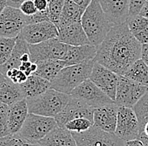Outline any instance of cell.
<instances>
[{
  "label": "cell",
  "instance_id": "obj_1",
  "mask_svg": "<svg viewBox=\"0 0 148 146\" xmlns=\"http://www.w3.org/2000/svg\"><path fill=\"white\" fill-rule=\"evenodd\" d=\"M141 44L134 37L125 23L114 26L97 47L93 60L118 75H124L140 58Z\"/></svg>",
  "mask_w": 148,
  "mask_h": 146
},
{
  "label": "cell",
  "instance_id": "obj_2",
  "mask_svg": "<svg viewBox=\"0 0 148 146\" xmlns=\"http://www.w3.org/2000/svg\"><path fill=\"white\" fill-rule=\"evenodd\" d=\"M81 24L90 44L98 47L114 26L103 11L98 0H92L84 10Z\"/></svg>",
  "mask_w": 148,
  "mask_h": 146
},
{
  "label": "cell",
  "instance_id": "obj_3",
  "mask_svg": "<svg viewBox=\"0 0 148 146\" xmlns=\"http://www.w3.org/2000/svg\"><path fill=\"white\" fill-rule=\"evenodd\" d=\"M94 60L63 68L51 82V89L71 95L75 88L89 79Z\"/></svg>",
  "mask_w": 148,
  "mask_h": 146
},
{
  "label": "cell",
  "instance_id": "obj_4",
  "mask_svg": "<svg viewBox=\"0 0 148 146\" xmlns=\"http://www.w3.org/2000/svg\"><path fill=\"white\" fill-rule=\"evenodd\" d=\"M72 95L49 89L34 98L26 99L28 111L36 115L54 118L65 107Z\"/></svg>",
  "mask_w": 148,
  "mask_h": 146
},
{
  "label": "cell",
  "instance_id": "obj_5",
  "mask_svg": "<svg viewBox=\"0 0 148 146\" xmlns=\"http://www.w3.org/2000/svg\"><path fill=\"white\" fill-rule=\"evenodd\" d=\"M56 127L54 118L29 113L18 134L30 144H37Z\"/></svg>",
  "mask_w": 148,
  "mask_h": 146
},
{
  "label": "cell",
  "instance_id": "obj_6",
  "mask_svg": "<svg viewBox=\"0 0 148 146\" xmlns=\"http://www.w3.org/2000/svg\"><path fill=\"white\" fill-rule=\"evenodd\" d=\"M68 48L69 45L59 42L57 38L37 44H29L30 60L36 64L46 60H62Z\"/></svg>",
  "mask_w": 148,
  "mask_h": 146
},
{
  "label": "cell",
  "instance_id": "obj_7",
  "mask_svg": "<svg viewBox=\"0 0 148 146\" xmlns=\"http://www.w3.org/2000/svg\"><path fill=\"white\" fill-rule=\"evenodd\" d=\"M71 133L77 146H125V141L114 134L103 131L93 125L82 133Z\"/></svg>",
  "mask_w": 148,
  "mask_h": 146
},
{
  "label": "cell",
  "instance_id": "obj_8",
  "mask_svg": "<svg viewBox=\"0 0 148 146\" xmlns=\"http://www.w3.org/2000/svg\"><path fill=\"white\" fill-rule=\"evenodd\" d=\"M147 90V87L133 82L124 75H118L114 103L119 107L133 108Z\"/></svg>",
  "mask_w": 148,
  "mask_h": 146
},
{
  "label": "cell",
  "instance_id": "obj_9",
  "mask_svg": "<svg viewBox=\"0 0 148 146\" xmlns=\"http://www.w3.org/2000/svg\"><path fill=\"white\" fill-rule=\"evenodd\" d=\"M71 95L82 100L94 109L114 102L89 79L75 88L71 93Z\"/></svg>",
  "mask_w": 148,
  "mask_h": 146
},
{
  "label": "cell",
  "instance_id": "obj_10",
  "mask_svg": "<svg viewBox=\"0 0 148 146\" xmlns=\"http://www.w3.org/2000/svg\"><path fill=\"white\" fill-rule=\"evenodd\" d=\"M114 134L125 142L138 138L139 122L133 108L119 107Z\"/></svg>",
  "mask_w": 148,
  "mask_h": 146
},
{
  "label": "cell",
  "instance_id": "obj_11",
  "mask_svg": "<svg viewBox=\"0 0 148 146\" xmlns=\"http://www.w3.org/2000/svg\"><path fill=\"white\" fill-rule=\"evenodd\" d=\"M94 108L89 107L82 100L71 97V99L55 117V120L58 127L64 128L66 122L76 118H87L93 122V112Z\"/></svg>",
  "mask_w": 148,
  "mask_h": 146
},
{
  "label": "cell",
  "instance_id": "obj_12",
  "mask_svg": "<svg viewBox=\"0 0 148 146\" xmlns=\"http://www.w3.org/2000/svg\"><path fill=\"white\" fill-rule=\"evenodd\" d=\"M25 26V15L19 9L6 6L0 14V37L16 38Z\"/></svg>",
  "mask_w": 148,
  "mask_h": 146
},
{
  "label": "cell",
  "instance_id": "obj_13",
  "mask_svg": "<svg viewBox=\"0 0 148 146\" xmlns=\"http://www.w3.org/2000/svg\"><path fill=\"white\" fill-rule=\"evenodd\" d=\"M19 36L28 44H37L50 39L57 38L58 29L51 21H43L26 25Z\"/></svg>",
  "mask_w": 148,
  "mask_h": 146
},
{
  "label": "cell",
  "instance_id": "obj_14",
  "mask_svg": "<svg viewBox=\"0 0 148 146\" xmlns=\"http://www.w3.org/2000/svg\"><path fill=\"white\" fill-rule=\"evenodd\" d=\"M89 80L114 101L118 74L94 61Z\"/></svg>",
  "mask_w": 148,
  "mask_h": 146
},
{
  "label": "cell",
  "instance_id": "obj_15",
  "mask_svg": "<svg viewBox=\"0 0 148 146\" xmlns=\"http://www.w3.org/2000/svg\"><path fill=\"white\" fill-rule=\"evenodd\" d=\"M113 26L126 22L129 17L130 0H98Z\"/></svg>",
  "mask_w": 148,
  "mask_h": 146
},
{
  "label": "cell",
  "instance_id": "obj_16",
  "mask_svg": "<svg viewBox=\"0 0 148 146\" xmlns=\"http://www.w3.org/2000/svg\"><path fill=\"white\" fill-rule=\"evenodd\" d=\"M118 108L119 106L114 102L96 108L93 112V126L100 128L103 131L114 134L117 123Z\"/></svg>",
  "mask_w": 148,
  "mask_h": 146
},
{
  "label": "cell",
  "instance_id": "obj_17",
  "mask_svg": "<svg viewBox=\"0 0 148 146\" xmlns=\"http://www.w3.org/2000/svg\"><path fill=\"white\" fill-rule=\"evenodd\" d=\"M57 39L69 46H82L90 44L83 30L81 21L58 29Z\"/></svg>",
  "mask_w": 148,
  "mask_h": 146
},
{
  "label": "cell",
  "instance_id": "obj_18",
  "mask_svg": "<svg viewBox=\"0 0 148 146\" xmlns=\"http://www.w3.org/2000/svg\"><path fill=\"white\" fill-rule=\"evenodd\" d=\"M28 114L29 111L27 101L25 98L9 106L8 118V129L9 134H18L27 118Z\"/></svg>",
  "mask_w": 148,
  "mask_h": 146
},
{
  "label": "cell",
  "instance_id": "obj_19",
  "mask_svg": "<svg viewBox=\"0 0 148 146\" xmlns=\"http://www.w3.org/2000/svg\"><path fill=\"white\" fill-rule=\"evenodd\" d=\"M96 53L97 47L92 44L82 46H69L62 61H64L66 67L82 64L89 60H93Z\"/></svg>",
  "mask_w": 148,
  "mask_h": 146
},
{
  "label": "cell",
  "instance_id": "obj_20",
  "mask_svg": "<svg viewBox=\"0 0 148 146\" xmlns=\"http://www.w3.org/2000/svg\"><path fill=\"white\" fill-rule=\"evenodd\" d=\"M37 144L40 146H77L72 133L58 126Z\"/></svg>",
  "mask_w": 148,
  "mask_h": 146
},
{
  "label": "cell",
  "instance_id": "obj_21",
  "mask_svg": "<svg viewBox=\"0 0 148 146\" xmlns=\"http://www.w3.org/2000/svg\"><path fill=\"white\" fill-rule=\"evenodd\" d=\"M25 98H34L43 94L51 87V82L45 79L32 74L28 76L26 81L19 84Z\"/></svg>",
  "mask_w": 148,
  "mask_h": 146
},
{
  "label": "cell",
  "instance_id": "obj_22",
  "mask_svg": "<svg viewBox=\"0 0 148 146\" xmlns=\"http://www.w3.org/2000/svg\"><path fill=\"white\" fill-rule=\"evenodd\" d=\"M29 44L18 35L16 38V42L13 52L8 61L5 64L0 65V72L4 75L9 69H18L21 64V57L25 53H29Z\"/></svg>",
  "mask_w": 148,
  "mask_h": 146
},
{
  "label": "cell",
  "instance_id": "obj_23",
  "mask_svg": "<svg viewBox=\"0 0 148 146\" xmlns=\"http://www.w3.org/2000/svg\"><path fill=\"white\" fill-rule=\"evenodd\" d=\"M126 24L134 37L142 44L148 43V19L140 15L129 16Z\"/></svg>",
  "mask_w": 148,
  "mask_h": 146
},
{
  "label": "cell",
  "instance_id": "obj_24",
  "mask_svg": "<svg viewBox=\"0 0 148 146\" xmlns=\"http://www.w3.org/2000/svg\"><path fill=\"white\" fill-rule=\"evenodd\" d=\"M24 98L25 95L19 84H14L7 78L0 83V102L11 106Z\"/></svg>",
  "mask_w": 148,
  "mask_h": 146
},
{
  "label": "cell",
  "instance_id": "obj_25",
  "mask_svg": "<svg viewBox=\"0 0 148 146\" xmlns=\"http://www.w3.org/2000/svg\"><path fill=\"white\" fill-rule=\"evenodd\" d=\"M83 12L84 10L73 0H65L64 6L57 25V29L69 26L73 23L80 22Z\"/></svg>",
  "mask_w": 148,
  "mask_h": 146
},
{
  "label": "cell",
  "instance_id": "obj_26",
  "mask_svg": "<svg viewBox=\"0 0 148 146\" xmlns=\"http://www.w3.org/2000/svg\"><path fill=\"white\" fill-rule=\"evenodd\" d=\"M66 67L62 60H46L37 63V69L34 74L51 82L61 69Z\"/></svg>",
  "mask_w": 148,
  "mask_h": 146
},
{
  "label": "cell",
  "instance_id": "obj_27",
  "mask_svg": "<svg viewBox=\"0 0 148 146\" xmlns=\"http://www.w3.org/2000/svg\"><path fill=\"white\" fill-rule=\"evenodd\" d=\"M124 76L133 82L148 88V67L140 58L130 67Z\"/></svg>",
  "mask_w": 148,
  "mask_h": 146
},
{
  "label": "cell",
  "instance_id": "obj_28",
  "mask_svg": "<svg viewBox=\"0 0 148 146\" xmlns=\"http://www.w3.org/2000/svg\"><path fill=\"white\" fill-rule=\"evenodd\" d=\"M16 38L0 37V65L8 61L15 45Z\"/></svg>",
  "mask_w": 148,
  "mask_h": 146
},
{
  "label": "cell",
  "instance_id": "obj_29",
  "mask_svg": "<svg viewBox=\"0 0 148 146\" xmlns=\"http://www.w3.org/2000/svg\"><path fill=\"white\" fill-rule=\"evenodd\" d=\"M138 118L139 127L148 121V90L133 107Z\"/></svg>",
  "mask_w": 148,
  "mask_h": 146
},
{
  "label": "cell",
  "instance_id": "obj_30",
  "mask_svg": "<svg viewBox=\"0 0 148 146\" xmlns=\"http://www.w3.org/2000/svg\"><path fill=\"white\" fill-rule=\"evenodd\" d=\"M92 125H93V122L92 121L87 118H76L69 121L68 122L66 123L64 128H66L70 132L82 133V132L87 131L88 129H89Z\"/></svg>",
  "mask_w": 148,
  "mask_h": 146
},
{
  "label": "cell",
  "instance_id": "obj_31",
  "mask_svg": "<svg viewBox=\"0 0 148 146\" xmlns=\"http://www.w3.org/2000/svg\"><path fill=\"white\" fill-rule=\"evenodd\" d=\"M65 0H50L48 5L49 11V19L50 21L52 22L57 27L59 19L61 16L62 11L64 6Z\"/></svg>",
  "mask_w": 148,
  "mask_h": 146
},
{
  "label": "cell",
  "instance_id": "obj_32",
  "mask_svg": "<svg viewBox=\"0 0 148 146\" xmlns=\"http://www.w3.org/2000/svg\"><path fill=\"white\" fill-rule=\"evenodd\" d=\"M0 146H31V144L15 134L0 137Z\"/></svg>",
  "mask_w": 148,
  "mask_h": 146
},
{
  "label": "cell",
  "instance_id": "obj_33",
  "mask_svg": "<svg viewBox=\"0 0 148 146\" xmlns=\"http://www.w3.org/2000/svg\"><path fill=\"white\" fill-rule=\"evenodd\" d=\"M9 106L0 102V137L9 135L8 118H9Z\"/></svg>",
  "mask_w": 148,
  "mask_h": 146
},
{
  "label": "cell",
  "instance_id": "obj_34",
  "mask_svg": "<svg viewBox=\"0 0 148 146\" xmlns=\"http://www.w3.org/2000/svg\"><path fill=\"white\" fill-rule=\"evenodd\" d=\"M4 76L10 80L12 82L17 84H20L22 83L25 82L27 80L28 76L22 72L21 70H19L18 69H9L6 73H4Z\"/></svg>",
  "mask_w": 148,
  "mask_h": 146
},
{
  "label": "cell",
  "instance_id": "obj_35",
  "mask_svg": "<svg viewBox=\"0 0 148 146\" xmlns=\"http://www.w3.org/2000/svg\"><path fill=\"white\" fill-rule=\"evenodd\" d=\"M43 21H50L49 11L48 10L43 11V12L37 11L35 15H33L31 16H26L25 15V23H26V25L35 24V23L43 22Z\"/></svg>",
  "mask_w": 148,
  "mask_h": 146
},
{
  "label": "cell",
  "instance_id": "obj_36",
  "mask_svg": "<svg viewBox=\"0 0 148 146\" xmlns=\"http://www.w3.org/2000/svg\"><path fill=\"white\" fill-rule=\"evenodd\" d=\"M19 10L26 16H31L37 12V9L35 6L33 0L24 1L19 7Z\"/></svg>",
  "mask_w": 148,
  "mask_h": 146
},
{
  "label": "cell",
  "instance_id": "obj_37",
  "mask_svg": "<svg viewBox=\"0 0 148 146\" xmlns=\"http://www.w3.org/2000/svg\"><path fill=\"white\" fill-rule=\"evenodd\" d=\"M18 69L25 73L27 76L34 74L37 69V64L33 63L31 61L27 62H22L20 66L18 67Z\"/></svg>",
  "mask_w": 148,
  "mask_h": 146
},
{
  "label": "cell",
  "instance_id": "obj_38",
  "mask_svg": "<svg viewBox=\"0 0 148 146\" xmlns=\"http://www.w3.org/2000/svg\"><path fill=\"white\" fill-rule=\"evenodd\" d=\"M146 0H130L129 16L139 15L140 10L145 3Z\"/></svg>",
  "mask_w": 148,
  "mask_h": 146
},
{
  "label": "cell",
  "instance_id": "obj_39",
  "mask_svg": "<svg viewBox=\"0 0 148 146\" xmlns=\"http://www.w3.org/2000/svg\"><path fill=\"white\" fill-rule=\"evenodd\" d=\"M33 1H34L37 11L43 12V11L48 10L49 2L47 0H33Z\"/></svg>",
  "mask_w": 148,
  "mask_h": 146
},
{
  "label": "cell",
  "instance_id": "obj_40",
  "mask_svg": "<svg viewBox=\"0 0 148 146\" xmlns=\"http://www.w3.org/2000/svg\"><path fill=\"white\" fill-rule=\"evenodd\" d=\"M140 59L148 67V43H147V44H142L141 45Z\"/></svg>",
  "mask_w": 148,
  "mask_h": 146
},
{
  "label": "cell",
  "instance_id": "obj_41",
  "mask_svg": "<svg viewBox=\"0 0 148 146\" xmlns=\"http://www.w3.org/2000/svg\"><path fill=\"white\" fill-rule=\"evenodd\" d=\"M24 1H25V0H5L7 6L13 7V8H15V9H19L21 3Z\"/></svg>",
  "mask_w": 148,
  "mask_h": 146
},
{
  "label": "cell",
  "instance_id": "obj_42",
  "mask_svg": "<svg viewBox=\"0 0 148 146\" xmlns=\"http://www.w3.org/2000/svg\"><path fill=\"white\" fill-rule=\"evenodd\" d=\"M125 146H145L144 144L142 143L141 140H140L139 138H135L132 140H129L125 142Z\"/></svg>",
  "mask_w": 148,
  "mask_h": 146
},
{
  "label": "cell",
  "instance_id": "obj_43",
  "mask_svg": "<svg viewBox=\"0 0 148 146\" xmlns=\"http://www.w3.org/2000/svg\"><path fill=\"white\" fill-rule=\"evenodd\" d=\"M73 1L74 3H76L78 6H80L83 10L87 9V7L92 2V0H73Z\"/></svg>",
  "mask_w": 148,
  "mask_h": 146
},
{
  "label": "cell",
  "instance_id": "obj_44",
  "mask_svg": "<svg viewBox=\"0 0 148 146\" xmlns=\"http://www.w3.org/2000/svg\"><path fill=\"white\" fill-rule=\"evenodd\" d=\"M139 15L148 19V0H146L145 3L143 4L142 8L140 10Z\"/></svg>",
  "mask_w": 148,
  "mask_h": 146
},
{
  "label": "cell",
  "instance_id": "obj_45",
  "mask_svg": "<svg viewBox=\"0 0 148 146\" xmlns=\"http://www.w3.org/2000/svg\"><path fill=\"white\" fill-rule=\"evenodd\" d=\"M6 2L5 0H0V14L3 12V10L6 7Z\"/></svg>",
  "mask_w": 148,
  "mask_h": 146
},
{
  "label": "cell",
  "instance_id": "obj_46",
  "mask_svg": "<svg viewBox=\"0 0 148 146\" xmlns=\"http://www.w3.org/2000/svg\"><path fill=\"white\" fill-rule=\"evenodd\" d=\"M5 79H6V77H5V76H4V75L3 74V73L0 72V83L3 82V80H5Z\"/></svg>",
  "mask_w": 148,
  "mask_h": 146
},
{
  "label": "cell",
  "instance_id": "obj_47",
  "mask_svg": "<svg viewBox=\"0 0 148 146\" xmlns=\"http://www.w3.org/2000/svg\"><path fill=\"white\" fill-rule=\"evenodd\" d=\"M142 143L144 144V145L145 146H148V140H143Z\"/></svg>",
  "mask_w": 148,
  "mask_h": 146
},
{
  "label": "cell",
  "instance_id": "obj_48",
  "mask_svg": "<svg viewBox=\"0 0 148 146\" xmlns=\"http://www.w3.org/2000/svg\"><path fill=\"white\" fill-rule=\"evenodd\" d=\"M31 146H40L38 144H31Z\"/></svg>",
  "mask_w": 148,
  "mask_h": 146
},
{
  "label": "cell",
  "instance_id": "obj_49",
  "mask_svg": "<svg viewBox=\"0 0 148 146\" xmlns=\"http://www.w3.org/2000/svg\"><path fill=\"white\" fill-rule=\"evenodd\" d=\"M47 1H48V2H49V1H50V0H47Z\"/></svg>",
  "mask_w": 148,
  "mask_h": 146
}]
</instances>
